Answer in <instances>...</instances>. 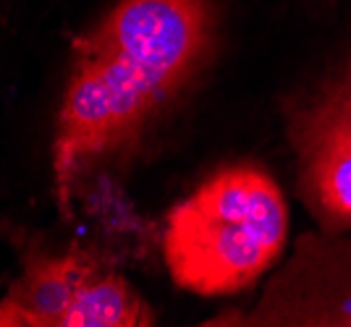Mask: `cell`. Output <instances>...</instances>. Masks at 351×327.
<instances>
[{
  "mask_svg": "<svg viewBox=\"0 0 351 327\" xmlns=\"http://www.w3.org/2000/svg\"><path fill=\"white\" fill-rule=\"evenodd\" d=\"M210 40V0H118L73 40L50 147L53 192L63 212L89 165L136 142L189 84Z\"/></svg>",
  "mask_w": 351,
  "mask_h": 327,
  "instance_id": "obj_1",
  "label": "cell"
},
{
  "mask_svg": "<svg viewBox=\"0 0 351 327\" xmlns=\"http://www.w3.org/2000/svg\"><path fill=\"white\" fill-rule=\"evenodd\" d=\"M289 225V205L276 179L254 165H228L168 212L162 259L178 288L231 296L278 262Z\"/></svg>",
  "mask_w": 351,
  "mask_h": 327,
  "instance_id": "obj_2",
  "label": "cell"
},
{
  "mask_svg": "<svg viewBox=\"0 0 351 327\" xmlns=\"http://www.w3.org/2000/svg\"><path fill=\"white\" fill-rule=\"evenodd\" d=\"M3 327H149L155 312L121 272L87 252H37L0 301Z\"/></svg>",
  "mask_w": 351,
  "mask_h": 327,
  "instance_id": "obj_3",
  "label": "cell"
},
{
  "mask_svg": "<svg viewBox=\"0 0 351 327\" xmlns=\"http://www.w3.org/2000/svg\"><path fill=\"white\" fill-rule=\"evenodd\" d=\"M299 186L322 231H351V58L291 116Z\"/></svg>",
  "mask_w": 351,
  "mask_h": 327,
  "instance_id": "obj_4",
  "label": "cell"
},
{
  "mask_svg": "<svg viewBox=\"0 0 351 327\" xmlns=\"http://www.w3.org/2000/svg\"><path fill=\"white\" fill-rule=\"evenodd\" d=\"M207 325L351 327L349 231L304 236L254 309L220 314Z\"/></svg>",
  "mask_w": 351,
  "mask_h": 327,
  "instance_id": "obj_5",
  "label": "cell"
}]
</instances>
